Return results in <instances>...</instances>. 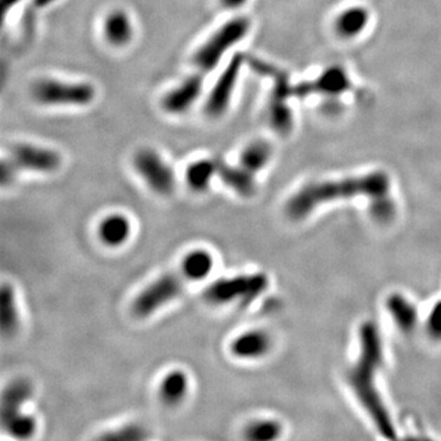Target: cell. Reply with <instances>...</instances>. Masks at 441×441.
<instances>
[{
	"instance_id": "cell-6",
	"label": "cell",
	"mask_w": 441,
	"mask_h": 441,
	"mask_svg": "<svg viewBox=\"0 0 441 441\" xmlns=\"http://www.w3.org/2000/svg\"><path fill=\"white\" fill-rule=\"evenodd\" d=\"M185 281L189 279L183 274L182 270L179 272H169L161 276L135 298L133 312L138 317H150L177 298L182 293Z\"/></svg>"
},
{
	"instance_id": "cell-4",
	"label": "cell",
	"mask_w": 441,
	"mask_h": 441,
	"mask_svg": "<svg viewBox=\"0 0 441 441\" xmlns=\"http://www.w3.org/2000/svg\"><path fill=\"white\" fill-rule=\"evenodd\" d=\"M31 96L41 106L86 107L96 98V88L88 82L41 79L31 87Z\"/></svg>"
},
{
	"instance_id": "cell-19",
	"label": "cell",
	"mask_w": 441,
	"mask_h": 441,
	"mask_svg": "<svg viewBox=\"0 0 441 441\" xmlns=\"http://www.w3.org/2000/svg\"><path fill=\"white\" fill-rule=\"evenodd\" d=\"M217 174L216 159H197L189 164L185 172L187 185L194 192H205Z\"/></svg>"
},
{
	"instance_id": "cell-10",
	"label": "cell",
	"mask_w": 441,
	"mask_h": 441,
	"mask_svg": "<svg viewBox=\"0 0 441 441\" xmlns=\"http://www.w3.org/2000/svg\"><path fill=\"white\" fill-rule=\"evenodd\" d=\"M350 80L345 69L338 65H332L324 70L312 81L303 82L293 87L292 95L305 97L312 93H320L325 96H340L350 90Z\"/></svg>"
},
{
	"instance_id": "cell-11",
	"label": "cell",
	"mask_w": 441,
	"mask_h": 441,
	"mask_svg": "<svg viewBox=\"0 0 441 441\" xmlns=\"http://www.w3.org/2000/svg\"><path fill=\"white\" fill-rule=\"evenodd\" d=\"M202 90H204L202 72L192 74L162 97L161 106L164 112L169 114H184L197 103V100L202 96Z\"/></svg>"
},
{
	"instance_id": "cell-5",
	"label": "cell",
	"mask_w": 441,
	"mask_h": 441,
	"mask_svg": "<svg viewBox=\"0 0 441 441\" xmlns=\"http://www.w3.org/2000/svg\"><path fill=\"white\" fill-rule=\"evenodd\" d=\"M268 277L264 274L242 275L233 278H222L206 288L204 297L212 304H227L239 301L248 304L259 297L268 287Z\"/></svg>"
},
{
	"instance_id": "cell-22",
	"label": "cell",
	"mask_w": 441,
	"mask_h": 441,
	"mask_svg": "<svg viewBox=\"0 0 441 441\" xmlns=\"http://www.w3.org/2000/svg\"><path fill=\"white\" fill-rule=\"evenodd\" d=\"M0 325L3 334L9 336L14 334L19 325L14 288L8 283L3 284L0 292Z\"/></svg>"
},
{
	"instance_id": "cell-18",
	"label": "cell",
	"mask_w": 441,
	"mask_h": 441,
	"mask_svg": "<svg viewBox=\"0 0 441 441\" xmlns=\"http://www.w3.org/2000/svg\"><path fill=\"white\" fill-rule=\"evenodd\" d=\"M130 222L123 215H110L102 220L100 225V238L110 246L124 244L130 235Z\"/></svg>"
},
{
	"instance_id": "cell-13",
	"label": "cell",
	"mask_w": 441,
	"mask_h": 441,
	"mask_svg": "<svg viewBox=\"0 0 441 441\" xmlns=\"http://www.w3.org/2000/svg\"><path fill=\"white\" fill-rule=\"evenodd\" d=\"M34 386L29 380H13L5 388L1 396V408H0V421L1 423L8 422L13 418L18 417L21 412V407L32 397Z\"/></svg>"
},
{
	"instance_id": "cell-21",
	"label": "cell",
	"mask_w": 441,
	"mask_h": 441,
	"mask_svg": "<svg viewBox=\"0 0 441 441\" xmlns=\"http://www.w3.org/2000/svg\"><path fill=\"white\" fill-rule=\"evenodd\" d=\"M213 268L211 254L205 250H194L183 260L180 270L189 281H202L206 278Z\"/></svg>"
},
{
	"instance_id": "cell-17",
	"label": "cell",
	"mask_w": 441,
	"mask_h": 441,
	"mask_svg": "<svg viewBox=\"0 0 441 441\" xmlns=\"http://www.w3.org/2000/svg\"><path fill=\"white\" fill-rule=\"evenodd\" d=\"M271 157H272L271 145L264 140H255L242 150L239 164L255 174L268 166Z\"/></svg>"
},
{
	"instance_id": "cell-3",
	"label": "cell",
	"mask_w": 441,
	"mask_h": 441,
	"mask_svg": "<svg viewBox=\"0 0 441 441\" xmlns=\"http://www.w3.org/2000/svg\"><path fill=\"white\" fill-rule=\"evenodd\" d=\"M250 21L239 16L227 21L197 49L192 62L202 74L211 72L220 64L225 54L239 44L249 34Z\"/></svg>"
},
{
	"instance_id": "cell-28",
	"label": "cell",
	"mask_w": 441,
	"mask_h": 441,
	"mask_svg": "<svg viewBox=\"0 0 441 441\" xmlns=\"http://www.w3.org/2000/svg\"><path fill=\"white\" fill-rule=\"evenodd\" d=\"M19 1L21 0H1V9H3V13H6V11H9V9L11 8H14L15 5L18 4Z\"/></svg>"
},
{
	"instance_id": "cell-27",
	"label": "cell",
	"mask_w": 441,
	"mask_h": 441,
	"mask_svg": "<svg viewBox=\"0 0 441 441\" xmlns=\"http://www.w3.org/2000/svg\"><path fill=\"white\" fill-rule=\"evenodd\" d=\"M220 4L227 9H238L240 6H243L248 0H220Z\"/></svg>"
},
{
	"instance_id": "cell-12",
	"label": "cell",
	"mask_w": 441,
	"mask_h": 441,
	"mask_svg": "<svg viewBox=\"0 0 441 441\" xmlns=\"http://www.w3.org/2000/svg\"><path fill=\"white\" fill-rule=\"evenodd\" d=\"M103 36L107 42L121 48L125 47L134 39V24L130 15L123 9L112 10L106 15L103 21Z\"/></svg>"
},
{
	"instance_id": "cell-24",
	"label": "cell",
	"mask_w": 441,
	"mask_h": 441,
	"mask_svg": "<svg viewBox=\"0 0 441 441\" xmlns=\"http://www.w3.org/2000/svg\"><path fill=\"white\" fill-rule=\"evenodd\" d=\"M281 434V426L275 421H258L251 423L245 429L244 435L248 440L269 441L277 439Z\"/></svg>"
},
{
	"instance_id": "cell-8",
	"label": "cell",
	"mask_w": 441,
	"mask_h": 441,
	"mask_svg": "<svg viewBox=\"0 0 441 441\" xmlns=\"http://www.w3.org/2000/svg\"><path fill=\"white\" fill-rule=\"evenodd\" d=\"M243 62L244 58L237 54L230 59L225 70L220 72L205 103V112L210 118H220L230 108Z\"/></svg>"
},
{
	"instance_id": "cell-14",
	"label": "cell",
	"mask_w": 441,
	"mask_h": 441,
	"mask_svg": "<svg viewBox=\"0 0 441 441\" xmlns=\"http://www.w3.org/2000/svg\"><path fill=\"white\" fill-rule=\"evenodd\" d=\"M217 176L227 187L235 190L240 197L254 195L256 189L254 174L245 169L242 164L230 166L220 159H216Z\"/></svg>"
},
{
	"instance_id": "cell-7",
	"label": "cell",
	"mask_w": 441,
	"mask_h": 441,
	"mask_svg": "<svg viewBox=\"0 0 441 441\" xmlns=\"http://www.w3.org/2000/svg\"><path fill=\"white\" fill-rule=\"evenodd\" d=\"M133 166L147 187L159 195H169L176 187L172 167L154 149H141L134 154Z\"/></svg>"
},
{
	"instance_id": "cell-9",
	"label": "cell",
	"mask_w": 441,
	"mask_h": 441,
	"mask_svg": "<svg viewBox=\"0 0 441 441\" xmlns=\"http://www.w3.org/2000/svg\"><path fill=\"white\" fill-rule=\"evenodd\" d=\"M9 159L16 169L44 174L55 172L62 164L57 151L34 144L15 145Z\"/></svg>"
},
{
	"instance_id": "cell-2",
	"label": "cell",
	"mask_w": 441,
	"mask_h": 441,
	"mask_svg": "<svg viewBox=\"0 0 441 441\" xmlns=\"http://www.w3.org/2000/svg\"><path fill=\"white\" fill-rule=\"evenodd\" d=\"M390 179L386 173L370 172L360 177L312 183L296 192L286 205L292 220H303L319 205L365 195L373 200L388 197Z\"/></svg>"
},
{
	"instance_id": "cell-16",
	"label": "cell",
	"mask_w": 441,
	"mask_h": 441,
	"mask_svg": "<svg viewBox=\"0 0 441 441\" xmlns=\"http://www.w3.org/2000/svg\"><path fill=\"white\" fill-rule=\"evenodd\" d=\"M271 347L269 335L264 331L255 330L245 332L233 341L230 345L232 353L238 358L254 360L268 353Z\"/></svg>"
},
{
	"instance_id": "cell-25",
	"label": "cell",
	"mask_w": 441,
	"mask_h": 441,
	"mask_svg": "<svg viewBox=\"0 0 441 441\" xmlns=\"http://www.w3.org/2000/svg\"><path fill=\"white\" fill-rule=\"evenodd\" d=\"M5 432L10 434L15 439H29L32 437L36 430V422L34 418L27 414H20L19 417L13 418L6 423L1 424Z\"/></svg>"
},
{
	"instance_id": "cell-23",
	"label": "cell",
	"mask_w": 441,
	"mask_h": 441,
	"mask_svg": "<svg viewBox=\"0 0 441 441\" xmlns=\"http://www.w3.org/2000/svg\"><path fill=\"white\" fill-rule=\"evenodd\" d=\"M388 308L391 317L401 330L411 331L417 322V310L412 303L401 296H391L388 301Z\"/></svg>"
},
{
	"instance_id": "cell-26",
	"label": "cell",
	"mask_w": 441,
	"mask_h": 441,
	"mask_svg": "<svg viewBox=\"0 0 441 441\" xmlns=\"http://www.w3.org/2000/svg\"><path fill=\"white\" fill-rule=\"evenodd\" d=\"M428 332L429 335L441 340V302L437 303L428 317Z\"/></svg>"
},
{
	"instance_id": "cell-15",
	"label": "cell",
	"mask_w": 441,
	"mask_h": 441,
	"mask_svg": "<svg viewBox=\"0 0 441 441\" xmlns=\"http://www.w3.org/2000/svg\"><path fill=\"white\" fill-rule=\"evenodd\" d=\"M370 22V14L363 6H350L342 10L335 20L336 34L341 39H352L364 32Z\"/></svg>"
},
{
	"instance_id": "cell-20",
	"label": "cell",
	"mask_w": 441,
	"mask_h": 441,
	"mask_svg": "<svg viewBox=\"0 0 441 441\" xmlns=\"http://www.w3.org/2000/svg\"><path fill=\"white\" fill-rule=\"evenodd\" d=\"M187 391V375L182 370H173L164 376L159 386V397L168 406H176L185 397Z\"/></svg>"
},
{
	"instance_id": "cell-1",
	"label": "cell",
	"mask_w": 441,
	"mask_h": 441,
	"mask_svg": "<svg viewBox=\"0 0 441 441\" xmlns=\"http://www.w3.org/2000/svg\"><path fill=\"white\" fill-rule=\"evenodd\" d=\"M383 343L374 322L360 329V355L348 371V384L384 437H396L393 421L375 386V375L383 363Z\"/></svg>"
}]
</instances>
